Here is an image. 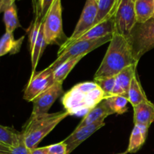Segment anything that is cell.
Here are the masks:
<instances>
[{
  "label": "cell",
  "instance_id": "ac0fdd59",
  "mask_svg": "<svg viewBox=\"0 0 154 154\" xmlns=\"http://www.w3.org/2000/svg\"><path fill=\"white\" fill-rule=\"evenodd\" d=\"M23 39L24 36H22L17 40H15L13 33L5 32L0 38V57L8 54H15L19 52Z\"/></svg>",
  "mask_w": 154,
  "mask_h": 154
},
{
  "label": "cell",
  "instance_id": "83f0119b",
  "mask_svg": "<svg viewBox=\"0 0 154 154\" xmlns=\"http://www.w3.org/2000/svg\"><path fill=\"white\" fill-rule=\"evenodd\" d=\"M5 154H31V150L26 147L22 136V139L20 144L16 147H11L8 153Z\"/></svg>",
  "mask_w": 154,
  "mask_h": 154
},
{
  "label": "cell",
  "instance_id": "e575fe53",
  "mask_svg": "<svg viewBox=\"0 0 154 154\" xmlns=\"http://www.w3.org/2000/svg\"><path fill=\"white\" fill-rule=\"evenodd\" d=\"M153 18H154V14H153Z\"/></svg>",
  "mask_w": 154,
  "mask_h": 154
},
{
  "label": "cell",
  "instance_id": "4fadbf2b",
  "mask_svg": "<svg viewBox=\"0 0 154 154\" xmlns=\"http://www.w3.org/2000/svg\"><path fill=\"white\" fill-rule=\"evenodd\" d=\"M138 64L132 65L125 68L118 75L115 76V86L113 90V95L124 96L128 98L129 87L132 78L137 73L136 69Z\"/></svg>",
  "mask_w": 154,
  "mask_h": 154
},
{
  "label": "cell",
  "instance_id": "f546056e",
  "mask_svg": "<svg viewBox=\"0 0 154 154\" xmlns=\"http://www.w3.org/2000/svg\"><path fill=\"white\" fill-rule=\"evenodd\" d=\"M16 0H0V13L4 12L8 8L14 4Z\"/></svg>",
  "mask_w": 154,
  "mask_h": 154
},
{
  "label": "cell",
  "instance_id": "277c9868",
  "mask_svg": "<svg viewBox=\"0 0 154 154\" xmlns=\"http://www.w3.org/2000/svg\"><path fill=\"white\" fill-rule=\"evenodd\" d=\"M127 38L134 57L138 62L144 54L154 49V18L143 23H136Z\"/></svg>",
  "mask_w": 154,
  "mask_h": 154
},
{
  "label": "cell",
  "instance_id": "d6a6232c",
  "mask_svg": "<svg viewBox=\"0 0 154 154\" xmlns=\"http://www.w3.org/2000/svg\"><path fill=\"white\" fill-rule=\"evenodd\" d=\"M38 5H39V6H40V7H41V5H42V2H43V0H38Z\"/></svg>",
  "mask_w": 154,
  "mask_h": 154
},
{
  "label": "cell",
  "instance_id": "3957f363",
  "mask_svg": "<svg viewBox=\"0 0 154 154\" xmlns=\"http://www.w3.org/2000/svg\"><path fill=\"white\" fill-rule=\"evenodd\" d=\"M69 115V113L64 110L29 119L21 132L26 147L30 150L36 148L39 143Z\"/></svg>",
  "mask_w": 154,
  "mask_h": 154
},
{
  "label": "cell",
  "instance_id": "30bf717a",
  "mask_svg": "<svg viewBox=\"0 0 154 154\" xmlns=\"http://www.w3.org/2000/svg\"><path fill=\"white\" fill-rule=\"evenodd\" d=\"M64 93L63 84L54 83L32 101L33 108L29 118H35L48 114L50 108L60 96Z\"/></svg>",
  "mask_w": 154,
  "mask_h": 154
},
{
  "label": "cell",
  "instance_id": "2e32d148",
  "mask_svg": "<svg viewBox=\"0 0 154 154\" xmlns=\"http://www.w3.org/2000/svg\"><path fill=\"white\" fill-rule=\"evenodd\" d=\"M149 128L143 124H135L129 138L127 152L135 153L142 147L147 139Z\"/></svg>",
  "mask_w": 154,
  "mask_h": 154
},
{
  "label": "cell",
  "instance_id": "44dd1931",
  "mask_svg": "<svg viewBox=\"0 0 154 154\" xmlns=\"http://www.w3.org/2000/svg\"><path fill=\"white\" fill-rule=\"evenodd\" d=\"M46 45L47 44L45 42V33H44L43 22H42L34 47L30 51V52H31L32 75L35 73L36 67H37L38 63L39 60H40L41 57H42V54H43V51L45 50Z\"/></svg>",
  "mask_w": 154,
  "mask_h": 154
},
{
  "label": "cell",
  "instance_id": "ffe728a7",
  "mask_svg": "<svg viewBox=\"0 0 154 154\" xmlns=\"http://www.w3.org/2000/svg\"><path fill=\"white\" fill-rule=\"evenodd\" d=\"M128 100L132 107L136 106L138 104L148 100L142 87H141L137 73L135 74L134 78H132V82H131L129 93H128Z\"/></svg>",
  "mask_w": 154,
  "mask_h": 154
},
{
  "label": "cell",
  "instance_id": "4316f807",
  "mask_svg": "<svg viewBox=\"0 0 154 154\" xmlns=\"http://www.w3.org/2000/svg\"><path fill=\"white\" fill-rule=\"evenodd\" d=\"M42 148L46 154H69L67 146L63 141L57 144L43 147Z\"/></svg>",
  "mask_w": 154,
  "mask_h": 154
},
{
  "label": "cell",
  "instance_id": "7c38bea8",
  "mask_svg": "<svg viewBox=\"0 0 154 154\" xmlns=\"http://www.w3.org/2000/svg\"><path fill=\"white\" fill-rule=\"evenodd\" d=\"M114 31H115V25H114V18L113 17L103 22H101L100 23L93 26L90 29L86 32L81 37L78 38L72 45L78 42L102 38L113 35Z\"/></svg>",
  "mask_w": 154,
  "mask_h": 154
},
{
  "label": "cell",
  "instance_id": "7a4b0ae2",
  "mask_svg": "<svg viewBox=\"0 0 154 154\" xmlns=\"http://www.w3.org/2000/svg\"><path fill=\"white\" fill-rule=\"evenodd\" d=\"M105 99L102 89L94 81L79 83L62 98L65 111L69 115L84 117Z\"/></svg>",
  "mask_w": 154,
  "mask_h": 154
},
{
  "label": "cell",
  "instance_id": "ba28073f",
  "mask_svg": "<svg viewBox=\"0 0 154 154\" xmlns=\"http://www.w3.org/2000/svg\"><path fill=\"white\" fill-rule=\"evenodd\" d=\"M114 33L129 37L132 29L136 25V15L134 0H120L114 14Z\"/></svg>",
  "mask_w": 154,
  "mask_h": 154
},
{
  "label": "cell",
  "instance_id": "6da1fadb",
  "mask_svg": "<svg viewBox=\"0 0 154 154\" xmlns=\"http://www.w3.org/2000/svg\"><path fill=\"white\" fill-rule=\"evenodd\" d=\"M138 63L128 38L114 33L94 78L115 77L125 68Z\"/></svg>",
  "mask_w": 154,
  "mask_h": 154
},
{
  "label": "cell",
  "instance_id": "4dcf8cb0",
  "mask_svg": "<svg viewBox=\"0 0 154 154\" xmlns=\"http://www.w3.org/2000/svg\"><path fill=\"white\" fill-rule=\"evenodd\" d=\"M11 147H8V146L5 145V144H1L0 143V154H5L10 150Z\"/></svg>",
  "mask_w": 154,
  "mask_h": 154
},
{
  "label": "cell",
  "instance_id": "7402d4cb",
  "mask_svg": "<svg viewBox=\"0 0 154 154\" xmlns=\"http://www.w3.org/2000/svg\"><path fill=\"white\" fill-rule=\"evenodd\" d=\"M22 139L21 132H17L13 127L0 125V143L9 147L17 146Z\"/></svg>",
  "mask_w": 154,
  "mask_h": 154
},
{
  "label": "cell",
  "instance_id": "52a82bcc",
  "mask_svg": "<svg viewBox=\"0 0 154 154\" xmlns=\"http://www.w3.org/2000/svg\"><path fill=\"white\" fill-rule=\"evenodd\" d=\"M113 35L102 38L96 39V40L76 42L72 45L69 49L66 50L65 52L57 56V58L56 59L55 61L52 64H51L49 67L53 71H55L59 66H61L63 63L70 59L75 58L77 57H80V56H86L90 52L93 51V50L105 45L107 42H110V41L112 38Z\"/></svg>",
  "mask_w": 154,
  "mask_h": 154
},
{
  "label": "cell",
  "instance_id": "8fae6325",
  "mask_svg": "<svg viewBox=\"0 0 154 154\" xmlns=\"http://www.w3.org/2000/svg\"><path fill=\"white\" fill-rule=\"evenodd\" d=\"M105 126V122H99L94 124L84 126L81 129H75V131L64 140L65 144L67 146L68 153L73 152L81 143L90 138L96 131Z\"/></svg>",
  "mask_w": 154,
  "mask_h": 154
},
{
  "label": "cell",
  "instance_id": "5b68a950",
  "mask_svg": "<svg viewBox=\"0 0 154 154\" xmlns=\"http://www.w3.org/2000/svg\"><path fill=\"white\" fill-rule=\"evenodd\" d=\"M45 42L48 45H60L67 38L63 32L61 0H54L43 20Z\"/></svg>",
  "mask_w": 154,
  "mask_h": 154
},
{
  "label": "cell",
  "instance_id": "484cf974",
  "mask_svg": "<svg viewBox=\"0 0 154 154\" xmlns=\"http://www.w3.org/2000/svg\"><path fill=\"white\" fill-rule=\"evenodd\" d=\"M94 82L96 83L98 86L102 89L105 94V99L113 96V90L115 86V77L94 78Z\"/></svg>",
  "mask_w": 154,
  "mask_h": 154
},
{
  "label": "cell",
  "instance_id": "d4e9b609",
  "mask_svg": "<svg viewBox=\"0 0 154 154\" xmlns=\"http://www.w3.org/2000/svg\"><path fill=\"white\" fill-rule=\"evenodd\" d=\"M108 106L114 114H123L128 111V98L120 95H113L105 99Z\"/></svg>",
  "mask_w": 154,
  "mask_h": 154
},
{
  "label": "cell",
  "instance_id": "603a6c76",
  "mask_svg": "<svg viewBox=\"0 0 154 154\" xmlns=\"http://www.w3.org/2000/svg\"><path fill=\"white\" fill-rule=\"evenodd\" d=\"M84 57V56H80V57H77L75 58L70 59L63 63L61 66H59L54 72V81L56 83L63 84L64 80L67 78L68 75L70 73L71 71L74 69V67Z\"/></svg>",
  "mask_w": 154,
  "mask_h": 154
},
{
  "label": "cell",
  "instance_id": "d6986e66",
  "mask_svg": "<svg viewBox=\"0 0 154 154\" xmlns=\"http://www.w3.org/2000/svg\"><path fill=\"white\" fill-rule=\"evenodd\" d=\"M135 11L137 23H143L153 18L154 0H135Z\"/></svg>",
  "mask_w": 154,
  "mask_h": 154
},
{
  "label": "cell",
  "instance_id": "d590c367",
  "mask_svg": "<svg viewBox=\"0 0 154 154\" xmlns=\"http://www.w3.org/2000/svg\"><path fill=\"white\" fill-rule=\"evenodd\" d=\"M96 1H97V2H98V1H99V0H96Z\"/></svg>",
  "mask_w": 154,
  "mask_h": 154
},
{
  "label": "cell",
  "instance_id": "836d02e7",
  "mask_svg": "<svg viewBox=\"0 0 154 154\" xmlns=\"http://www.w3.org/2000/svg\"><path fill=\"white\" fill-rule=\"evenodd\" d=\"M128 153V152H127V150H126V152H123V153H117V154H127Z\"/></svg>",
  "mask_w": 154,
  "mask_h": 154
},
{
  "label": "cell",
  "instance_id": "8d00e7d4",
  "mask_svg": "<svg viewBox=\"0 0 154 154\" xmlns=\"http://www.w3.org/2000/svg\"><path fill=\"white\" fill-rule=\"evenodd\" d=\"M134 1H135V0H134Z\"/></svg>",
  "mask_w": 154,
  "mask_h": 154
},
{
  "label": "cell",
  "instance_id": "9a60e30c",
  "mask_svg": "<svg viewBox=\"0 0 154 154\" xmlns=\"http://www.w3.org/2000/svg\"><path fill=\"white\" fill-rule=\"evenodd\" d=\"M134 124H143L150 127L154 122V105L147 100L133 107Z\"/></svg>",
  "mask_w": 154,
  "mask_h": 154
},
{
  "label": "cell",
  "instance_id": "cb8c5ba5",
  "mask_svg": "<svg viewBox=\"0 0 154 154\" xmlns=\"http://www.w3.org/2000/svg\"><path fill=\"white\" fill-rule=\"evenodd\" d=\"M3 20L5 26V32H8L13 33L17 28L20 27L15 3L5 11Z\"/></svg>",
  "mask_w": 154,
  "mask_h": 154
},
{
  "label": "cell",
  "instance_id": "1f68e13d",
  "mask_svg": "<svg viewBox=\"0 0 154 154\" xmlns=\"http://www.w3.org/2000/svg\"><path fill=\"white\" fill-rule=\"evenodd\" d=\"M31 154H46L42 147H36L31 150Z\"/></svg>",
  "mask_w": 154,
  "mask_h": 154
},
{
  "label": "cell",
  "instance_id": "9c48e42d",
  "mask_svg": "<svg viewBox=\"0 0 154 154\" xmlns=\"http://www.w3.org/2000/svg\"><path fill=\"white\" fill-rule=\"evenodd\" d=\"M54 72L48 66L44 70L31 75L23 93V99L32 102L38 96L48 90L55 83Z\"/></svg>",
  "mask_w": 154,
  "mask_h": 154
},
{
  "label": "cell",
  "instance_id": "f1b7e54d",
  "mask_svg": "<svg viewBox=\"0 0 154 154\" xmlns=\"http://www.w3.org/2000/svg\"><path fill=\"white\" fill-rule=\"evenodd\" d=\"M54 0H43L42 5L40 7V12H41V16H42V20L45 19V16H46L47 13L49 11L50 8L52 5L53 2Z\"/></svg>",
  "mask_w": 154,
  "mask_h": 154
},
{
  "label": "cell",
  "instance_id": "8992f818",
  "mask_svg": "<svg viewBox=\"0 0 154 154\" xmlns=\"http://www.w3.org/2000/svg\"><path fill=\"white\" fill-rule=\"evenodd\" d=\"M98 13V2L96 0H87L83 8L80 19L75 26L73 33L60 46L57 56L69 49L72 44L94 26Z\"/></svg>",
  "mask_w": 154,
  "mask_h": 154
},
{
  "label": "cell",
  "instance_id": "e0dca14e",
  "mask_svg": "<svg viewBox=\"0 0 154 154\" xmlns=\"http://www.w3.org/2000/svg\"><path fill=\"white\" fill-rule=\"evenodd\" d=\"M120 0H99L98 13L95 25L114 17Z\"/></svg>",
  "mask_w": 154,
  "mask_h": 154
},
{
  "label": "cell",
  "instance_id": "5bb4252c",
  "mask_svg": "<svg viewBox=\"0 0 154 154\" xmlns=\"http://www.w3.org/2000/svg\"><path fill=\"white\" fill-rule=\"evenodd\" d=\"M113 114H114L113 111L109 108L105 99H104L97 106L95 107L93 109H92L90 112H88L84 116L76 129H81L89 125L104 121L107 117Z\"/></svg>",
  "mask_w": 154,
  "mask_h": 154
}]
</instances>
